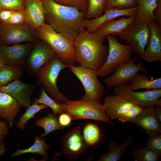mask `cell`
<instances>
[{
  "mask_svg": "<svg viewBox=\"0 0 161 161\" xmlns=\"http://www.w3.org/2000/svg\"><path fill=\"white\" fill-rule=\"evenodd\" d=\"M44 10L46 23L56 31L74 41L85 29L83 24L86 13L77 7L52 0H40Z\"/></svg>",
  "mask_w": 161,
  "mask_h": 161,
  "instance_id": "cell-1",
  "label": "cell"
},
{
  "mask_svg": "<svg viewBox=\"0 0 161 161\" xmlns=\"http://www.w3.org/2000/svg\"><path fill=\"white\" fill-rule=\"evenodd\" d=\"M105 36L85 29L75 39V54L79 65L98 71L105 63L108 48L104 44Z\"/></svg>",
  "mask_w": 161,
  "mask_h": 161,
  "instance_id": "cell-2",
  "label": "cell"
},
{
  "mask_svg": "<svg viewBox=\"0 0 161 161\" xmlns=\"http://www.w3.org/2000/svg\"><path fill=\"white\" fill-rule=\"evenodd\" d=\"M35 31L39 39L48 44L63 63L68 67L75 65L77 61L74 41L57 32L46 23Z\"/></svg>",
  "mask_w": 161,
  "mask_h": 161,
  "instance_id": "cell-3",
  "label": "cell"
},
{
  "mask_svg": "<svg viewBox=\"0 0 161 161\" xmlns=\"http://www.w3.org/2000/svg\"><path fill=\"white\" fill-rule=\"evenodd\" d=\"M65 112L72 120L91 119L111 124L112 121L106 115L103 104L82 98L77 100H69L62 103Z\"/></svg>",
  "mask_w": 161,
  "mask_h": 161,
  "instance_id": "cell-4",
  "label": "cell"
},
{
  "mask_svg": "<svg viewBox=\"0 0 161 161\" xmlns=\"http://www.w3.org/2000/svg\"><path fill=\"white\" fill-rule=\"evenodd\" d=\"M69 68L58 57L44 64L38 73L37 84L43 85L50 96L57 103L62 104L69 99L59 91L57 87V80L60 72Z\"/></svg>",
  "mask_w": 161,
  "mask_h": 161,
  "instance_id": "cell-5",
  "label": "cell"
},
{
  "mask_svg": "<svg viewBox=\"0 0 161 161\" xmlns=\"http://www.w3.org/2000/svg\"><path fill=\"white\" fill-rule=\"evenodd\" d=\"M105 38L108 42L109 47L106 61L97 72L98 76L101 77L109 75L117 66L130 61L134 52L131 46L121 44L115 36L109 35Z\"/></svg>",
  "mask_w": 161,
  "mask_h": 161,
  "instance_id": "cell-6",
  "label": "cell"
},
{
  "mask_svg": "<svg viewBox=\"0 0 161 161\" xmlns=\"http://www.w3.org/2000/svg\"><path fill=\"white\" fill-rule=\"evenodd\" d=\"M69 67L84 87L85 94L82 98L101 103L105 89L98 79L97 71L80 65Z\"/></svg>",
  "mask_w": 161,
  "mask_h": 161,
  "instance_id": "cell-7",
  "label": "cell"
},
{
  "mask_svg": "<svg viewBox=\"0 0 161 161\" xmlns=\"http://www.w3.org/2000/svg\"><path fill=\"white\" fill-rule=\"evenodd\" d=\"M114 94L143 107L161 106V89L146 91H134L128 84L113 88Z\"/></svg>",
  "mask_w": 161,
  "mask_h": 161,
  "instance_id": "cell-8",
  "label": "cell"
},
{
  "mask_svg": "<svg viewBox=\"0 0 161 161\" xmlns=\"http://www.w3.org/2000/svg\"><path fill=\"white\" fill-rule=\"evenodd\" d=\"M148 24L134 22L118 35L120 38L126 42L142 59L150 36Z\"/></svg>",
  "mask_w": 161,
  "mask_h": 161,
  "instance_id": "cell-9",
  "label": "cell"
},
{
  "mask_svg": "<svg viewBox=\"0 0 161 161\" xmlns=\"http://www.w3.org/2000/svg\"><path fill=\"white\" fill-rule=\"evenodd\" d=\"M137 60V58H134L129 62L117 67L114 69V73L104 79V83L109 88L111 89L128 84L140 72H146L145 68L140 61L135 64Z\"/></svg>",
  "mask_w": 161,
  "mask_h": 161,
  "instance_id": "cell-10",
  "label": "cell"
},
{
  "mask_svg": "<svg viewBox=\"0 0 161 161\" xmlns=\"http://www.w3.org/2000/svg\"><path fill=\"white\" fill-rule=\"evenodd\" d=\"M62 153L69 161L75 160L80 157L88 148L79 126L75 127L68 132L62 138Z\"/></svg>",
  "mask_w": 161,
  "mask_h": 161,
  "instance_id": "cell-11",
  "label": "cell"
},
{
  "mask_svg": "<svg viewBox=\"0 0 161 161\" xmlns=\"http://www.w3.org/2000/svg\"><path fill=\"white\" fill-rule=\"evenodd\" d=\"M35 42L30 52L27 64L29 72L37 75L44 64L58 56L44 41L39 40Z\"/></svg>",
  "mask_w": 161,
  "mask_h": 161,
  "instance_id": "cell-12",
  "label": "cell"
},
{
  "mask_svg": "<svg viewBox=\"0 0 161 161\" xmlns=\"http://www.w3.org/2000/svg\"><path fill=\"white\" fill-rule=\"evenodd\" d=\"M3 25L1 44L8 45L24 42H36L39 40L35 30L27 23L16 26Z\"/></svg>",
  "mask_w": 161,
  "mask_h": 161,
  "instance_id": "cell-13",
  "label": "cell"
},
{
  "mask_svg": "<svg viewBox=\"0 0 161 161\" xmlns=\"http://www.w3.org/2000/svg\"><path fill=\"white\" fill-rule=\"evenodd\" d=\"M35 86L34 84L24 83L18 79L1 86V91L13 97L21 107L27 109L32 104L31 95Z\"/></svg>",
  "mask_w": 161,
  "mask_h": 161,
  "instance_id": "cell-14",
  "label": "cell"
},
{
  "mask_svg": "<svg viewBox=\"0 0 161 161\" xmlns=\"http://www.w3.org/2000/svg\"><path fill=\"white\" fill-rule=\"evenodd\" d=\"M28 42L9 46L0 44V54L7 64L21 67L30 53L32 43Z\"/></svg>",
  "mask_w": 161,
  "mask_h": 161,
  "instance_id": "cell-15",
  "label": "cell"
},
{
  "mask_svg": "<svg viewBox=\"0 0 161 161\" xmlns=\"http://www.w3.org/2000/svg\"><path fill=\"white\" fill-rule=\"evenodd\" d=\"M137 10V6L127 9L106 8L103 13L101 16L91 19H86L83 21V25L87 31L94 32L103 24L117 17L122 16L127 17L135 16Z\"/></svg>",
  "mask_w": 161,
  "mask_h": 161,
  "instance_id": "cell-16",
  "label": "cell"
},
{
  "mask_svg": "<svg viewBox=\"0 0 161 161\" xmlns=\"http://www.w3.org/2000/svg\"><path fill=\"white\" fill-rule=\"evenodd\" d=\"M149 24L150 38L142 59L149 63L161 62V24L156 20L151 21Z\"/></svg>",
  "mask_w": 161,
  "mask_h": 161,
  "instance_id": "cell-17",
  "label": "cell"
},
{
  "mask_svg": "<svg viewBox=\"0 0 161 161\" xmlns=\"http://www.w3.org/2000/svg\"><path fill=\"white\" fill-rule=\"evenodd\" d=\"M154 107H143L140 113L130 122L143 129L149 137L161 134V122L155 114Z\"/></svg>",
  "mask_w": 161,
  "mask_h": 161,
  "instance_id": "cell-18",
  "label": "cell"
},
{
  "mask_svg": "<svg viewBox=\"0 0 161 161\" xmlns=\"http://www.w3.org/2000/svg\"><path fill=\"white\" fill-rule=\"evenodd\" d=\"M27 23L35 30L46 24L44 10L40 0H24Z\"/></svg>",
  "mask_w": 161,
  "mask_h": 161,
  "instance_id": "cell-19",
  "label": "cell"
},
{
  "mask_svg": "<svg viewBox=\"0 0 161 161\" xmlns=\"http://www.w3.org/2000/svg\"><path fill=\"white\" fill-rule=\"evenodd\" d=\"M21 105L14 98L0 91V118L12 128L14 123V119L20 111Z\"/></svg>",
  "mask_w": 161,
  "mask_h": 161,
  "instance_id": "cell-20",
  "label": "cell"
},
{
  "mask_svg": "<svg viewBox=\"0 0 161 161\" xmlns=\"http://www.w3.org/2000/svg\"><path fill=\"white\" fill-rule=\"evenodd\" d=\"M103 105L107 117L112 119H117L134 104L119 96L109 95L104 99Z\"/></svg>",
  "mask_w": 161,
  "mask_h": 161,
  "instance_id": "cell-21",
  "label": "cell"
},
{
  "mask_svg": "<svg viewBox=\"0 0 161 161\" xmlns=\"http://www.w3.org/2000/svg\"><path fill=\"white\" fill-rule=\"evenodd\" d=\"M135 17H123L118 20H110L101 25L94 32L104 36L109 35L118 36L134 22Z\"/></svg>",
  "mask_w": 161,
  "mask_h": 161,
  "instance_id": "cell-22",
  "label": "cell"
},
{
  "mask_svg": "<svg viewBox=\"0 0 161 161\" xmlns=\"http://www.w3.org/2000/svg\"><path fill=\"white\" fill-rule=\"evenodd\" d=\"M135 135L131 134L123 142L119 143L115 140L110 141L107 145L108 153L100 156L98 161H118L120 160L128 147L134 141Z\"/></svg>",
  "mask_w": 161,
  "mask_h": 161,
  "instance_id": "cell-23",
  "label": "cell"
},
{
  "mask_svg": "<svg viewBox=\"0 0 161 161\" xmlns=\"http://www.w3.org/2000/svg\"><path fill=\"white\" fill-rule=\"evenodd\" d=\"M157 0H137V10L134 22L149 24L152 20L157 21L154 10Z\"/></svg>",
  "mask_w": 161,
  "mask_h": 161,
  "instance_id": "cell-24",
  "label": "cell"
},
{
  "mask_svg": "<svg viewBox=\"0 0 161 161\" xmlns=\"http://www.w3.org/2000/svg\"><path fill=\"white\" fill-rule=\"evenodd\" d=\"M129 86L134 91L141 89L148 90L161 89V78L150 80L145 74L139 73L130 82Z\"/></svg>",
  "mask_w": 161,
  "mask_h": 161,
  "instance_id": "cell-25",
  "label": "cell"
},
{
  "mask_svg": "<svg viewBox=\"0 0 161 161\" xmlns=\"http://www.w3.org/2000/svg\"><path fill=\"white\" fill-rule=\"evenodd\" d=\"M34 143L29 148L25 149H19L11 154L10 157H17L26 153H36L47 159L48 156L47 151L50 148L49 145L46 143L44 137L36 136L34 137Z\"/></svg>",
  "mask_w": 161,
  "mask_h": 161,
  "instance_id": "cell-26",
  "label": "cell"
},
{
  "mask_svg": "<svg viewBox=\"0 0 161 161\" xmlns=\"http://www.w3.org/2000/svg\"><path fill=\"white\" fill-rule=\"evenodd\" d=\"M82 134L88 147L97 145L102 138V133L100 128L97 124L92 123H87L85 125Z\"/></svg>",
  "mask_w": 161,
  "mask_h": 161,
  "instance_id": "cell-27",
  "label": "cell"
},
{
  "mask_svg": "<svg viewBox=\"0 0 161 161\" xmlns=\"http://www.w3.org/2000/svg\"><path fill=\"white\" fill-rule=\"evenodd\" d=\"M23 75L21 67L6 64L0 68V85H6L13 80L21 78Z\"/></svg>",
  "mask_w": 161,
  "mask_h": 161,
  "instance_id": "cell-28",
  "label": "cell"
},
{
  "mask_svg": "<svg viewBox=\"0 0 161 161\" xmlns=\"http://www.w3.org/2000/svg\"><path fill=\"white\" fill-rule=\"evenodd\" d=\"M38 127L43 128L44 130V133L40 137L47 136L50 133L59 129H63L64 127L60 123L57 117L50 112L46 117L37 120L35 123Z\"/></svg>",
  "mask_w": 161,
  "mask_h": 161,
  "instance_id": "cell-29",
  "label": "cell"
},
{
  "mask_svg": "<svg viewBox=\"0 0 161 161\" xmlns=\"http://www.w3.org/2000/svg\"><path fill=\"white\" fill-rule=\"evenodd\" d=\"M41 85V95L39 98H35L34 102L37 104H43L47 105L52 109L53 114L57 116L65 112L63 104L57 103L54 99L49 97L46 93L45 90L42 85Z\"/></svg>",
  "mask_w": 161,
  "mask_h": 161,
  "instance_id": "cell-30",
  "label": "cell"
},
{
  "mask_svg": "<svg viewBox=\"0 0 161 161\" xmlns=\"http://www.w3.org/2000/svg\"><path fill=\"white\" fill-rule=\"evenodd\" d=\"M48 107L43 104H37L33 102L27 109L24 114L19 119L16 124L17 128L21 131L25 128L26 123L31 119L34 117L35 115L40 111L47 108Z\"/></svg>",
  "mask_w": 161,
  "mask_h": 161,
  "instance_id": "cell-31",
  "label": "cell"
},
{
  "mask_svg": "<svg viewBox=\"0 0 161 161\" xmlns=\"http://www.w3.org/2000/svg\"><path fill=\"white\" fill-rule=\"evenodd\" d=\"M106 0H88L86 19L94 18L102 15L105 9Z\"/></svg>",
  "mask_w": 161,
  "mask_h": 161,
  "instance_id": "cell-32",
  "label": "cell"
},
{
  "mask_svg": "<svg viewBox=\"0 0 161 161\" xmlns=\"http://www.w3.org/2000/svg\"><path fill=\"white\" fill-rule=\"evenodd\" d=\"M135 161H158L160 157L145 147L135 148L131 152Z\"/></svg>",
  "mask_w": 161,
  "mask_h": 161,
  "instance_id": "cell-33",
  "label": "cell"
},
{
  "mask_svg": "<svg viewBox=\"0 0 161 161\" xmlns=\"http://www.w3.org/2000/svg\"><path fill=\"white\" fill-rule=\"evenodd\" d=\"M137 0H106L105 8L127 9L137 6Z\"/></svg>",
  "mask_w": 161,
  "mask_h": 161,
  "instance_id": "cell-34",
  "label": "cell"
},
{
  "mask_svg": "<svg viewBox=\"0 0 161 161\" xmlns=\"http://www.w3.org/2000/svg\"><path fill=\"white\" fill-rule=\"evenodd\" d=\"M143 108V107L139 105L133 104L117 120L123 123L127 122H131L140 113Z\"/></svg>",
  "mask_w": 161,
  "mask_h": 161,
  "instance_id": "cell-35",
  "label": "cell"
},
{
  "mask_svg": "<svg viewBox=\"0 0 161 161\" xmlns=\"http://www.w3.org/2000/svg\"><path fill=\"white\" fill-rule=\"evenodd\" d=\"M5 10H25L24 0H0V11Z\"/></svg>",
  "mask_w": 161,
  "mask_h": 161,
  "instance_id": "cell-36",
  "label": "cell"
},
{
  "mask_svg": "<svg viewBox=\"0 0 161 161\" xmlns=\"http://www.w3.org/2000/svg\"><path fill=\"white\" fill-rule=\"evenodd\" d=\"M25 10H14L9 20L5 25L16 26L27 23Z\"/></svg>",
  "mask_w": 161,
  "mask_h": 161,
  "instance_id": "cell-37",
  "label": "cell"
},
{
  "mask_svg": "<svg viewBox=\"0 0 161 161\" xmlns=\"http://www.w3.org/2000/svg\"><path fill=\"white\" fill-rule=\"evenodd\" d=\"M145 147L161 157V134L149 137Z\"/></svg>",
  "mask_w": 161,
  "mask_h": 161,
  "instance_id": "cell-38",
  "label": "cell"
},
{
  "mask_svg": "<svg viewBox=\"0 0 161 161\" xmlns=\"http://www.w3.org/2000/svg\"><path fill=\"white\" fill-rule=\"evenodd\" d=\"M59 4L77 7L80 11L87 12L88 0H52Z\"/></svg>",
  "mask_w": 161,
  "mask_h": 161,
  "instance_id": "cell-39",
  "label": "cell"
},
{
  "mask_svg": "<svg viewBox=\"0 0 161 161\" xmlns=\"http://www.w3.org/2000/svg\"><path fill=\"white\" fill-rule=\"evenodd\" d=\"M58 120L60 124L64 127L69 126L72 120L71 116L65 112L59 115Z\"/></svg>",
  "mask_w": 161,
  "mask_h": 161,
  "instance_id": "cell-40",
  "label": "cell"
},
{
  "mask_svg": "<svg viewBox=\"0 0 161 161\" xmlns=\"http://www.w3.org/2000/svg\"><path fill=\"white\" fill-rule=\"evenodd\" d=\"M9 132L8 126L5 121H0V142H3L6 138Z\"/></svg>",
  "mask_w": 161,
  "mask_h": 161,
  "instance_id": "cell-41",
  "label": "cell"
},
{
  "mask_svg": "<svg viewBox=\"0 0 161 161\" xmlns=\"http://www.w3.org/2000/svg\"><path fill=\"white\" fill-rule=\"evenodd\" d=\"M14 10H5L0 11V23L2 24H6Z\"/></svg>",
  "mask_w": 161,
  "mask_h": 161,
  "instance_id": "cell-42",
  "label": "cell"
},
{
  "mask_svg": "<svg viewBox=\"0 0 161 161\" xmlns=\"http://www.w3.org/2000/svg\"><path fill=\"white\" fill-rule=\"evenodd\" d=\"M154 14L157 21L161 24V0H157Z\"/></svg>",
  "mask_w": 161,
  "mask_h": 161,
  "instance_id": "cell-43",
  "label": "cell"
},
{
  "mask_svg": "<svg viewBox=\"0 0 161 161\" xmlns=\"http://www.w3.org/2000/svg\"><path fill=\"white\" fill-rule=\"evenodd\" d=\"M154 107V111L156 116L160 122H161V106Z\"/></svg>",
  "mask_w": 161,
  "mask_h": 161,
  "instance_id": "cell-44",
  "label": "cell"
},
{
  "mask_svg": "<svg viewBox=\"0 0 161 161\" xmlns=\"http://www.w3.org/2000/svg\"><path fill=\"white\" fill-rule=\"evenodd\" d=\"M7 148L5 144L3 142H0V158L5 153Z\"/></svg>",
  "mask_w": 161,
  "mask_h": 161,
  "instance_id": "cell-45",
  "label": "cell"
},
{
  "mask_svg": "<svg viewBox=\"0 0 161 161\" xmlns=\"http://www.w3.org/2000/svg\"><path fill=\"white\" fill-rule=\"evenodd\" d=\"M3 26L0 23V44H1L3 36Z\"/></svg>",
  "mask_w": 161,
  "mask_h": 161,
  "instance_id": "cell-46",
  "label": "cell"
},
{
  "mask_svg": "<svg viewBox=\"0 0 161 161\" xmlns=\"http://www.w3.org/2000/svg\"><path fill=\"white\" fill-rule=\"evenodd\" d=\"M6 64H7L5 61L0 54V68Z\"/></svg>",
  "mask_w": 161,
  "mask_h": 161,
  "instance_id": "cell-47",
  "label": "cell"
},
{
  "mask_svg": "<svg viewBox=\"0 0 161 161\" xmlns=\"http://www.w3.org/2000/svg\"><path fill=\"white\" fill-rule=\"evenodd\" d=\"M1 86L0 85V91H1Z\"/></svg>",
  "mask_w": 161,
  "mask_h": 161,
  "instance_id": "cell-48",
  "label": "cell"
}]
</instances>
